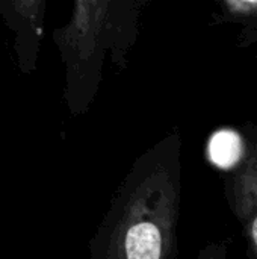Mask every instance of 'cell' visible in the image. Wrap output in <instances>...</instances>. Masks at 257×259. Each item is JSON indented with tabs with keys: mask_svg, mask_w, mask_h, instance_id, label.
I'll return each instance as SVG.
<instances>
[{
	"mask_svg": "<svg viewBox=\"0 0 257 259\" xmlns=\"http://www.w3.org/2000/svg\"><path fill=\"white\" fill-rule=\"evenodd\" d=\"M182 202V141L170 134L120 184L89 244V259H174Z\"/></svg>",
	"mask_w": 257,
	"mask_h": 259,
	"instance_id": "6da1fadb",
	"label": "cell"
},
{
	"mask_svg": "<svg viewBox=\"0 0 257 259\" xmlns=\"http://www.w3.org/2000/svg\"><path fill=\"white\" fill-rule=\"evenodd\" d=\"M114 3L77 0L65 26L52 38L65 64V100L71 114H83L95 96L103 53L114 24Z\"/></svg>",
	"mask_w": 257,
	"mask_h": 259,
	"instance_id": "7a4b0ae2",
	"label": "cell"
},
{
	"mask_svg": "<svg viewBox=\"0 0 257 259\" xmlns=\"http://www.w3.org/2000/svg\"><path fill=\"white\" fill-rule=\"evenodd\" d=\"M45 6V0H0V18L14 32L15 59L24 76L36 70L44 36Z\"/></svg>",
	"mask_w": 257,
	"mask_h": 259,
	"instance_id": "3957f363",
	"label": "cell"
},
{
	"mask_svg": "<svg viewBox=\"0 0 257 259\" xmlns=\"http://www.w3.org/2000/svg\"><path fill=\"white\" fill-rule=\"evenodd\" d=\"M230 208L245 226L257 212V149L250 147L229 181Z\"/></svg>",
	"mask_w": 257,
	"mask_h": 259,
	"instance_id": "277c9868",
	"label": "cell"
},
{
	"mask_svg": "<svg viewBox=\"0 0 257 259\" xmlns=\"http://www.w3.org/2000/svg\"><path fill=\"white\" fill-rule=\"evenodd\" d=\"M223 6L233 17L257 18V0H227Z\"/></svg>",
	"mask_w": 257,
	"mask_h": 259,
	"instance_id": "5b68a950",
	"label": "cell"
},
{
	"mask_svg": "<svg viewBox=\"0 0 257 259\" xmlns=\"http://www.w3.org/2000/svg\"><path fill=\"white\" fill-rule=\"evenodd\" d=\"M245 232H247L251 250H253V253L257 259V212L253 215V219L245 225Z\"/></svg>",
	"mask_w": 257,
	"mask_h": 259,
	"instance_id": "8992f818",
	"label": "cell"
},
{
	"mask_svg": "<svg viewBox=\"0 0 257 259\" xmlns=\"http://www.w3.org/2000/svg\"><path fill=\"white\" fill-rule=\"evenodd\" d=\"M224 255H226V250L223 246L212 244V246L203 249L197 259H224Z\"/></svg>",
	"mask_w": 257,
	"mask_h": 259,
	"instance_id": "52a82bcc",
	"label": "cell"
}]
</instances>
